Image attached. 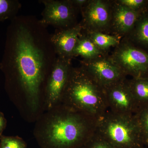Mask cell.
<instances>
[{
    "instance_id": "15",
    "label": "cell",
    "mask_w": 148,
    "mask_h": 148,
    "mask_svg": "<svg viewBox=\"0 0 148 148\" xmlns=\"http://www.w3.org/2000/svg\"><path fill=\"white\" fill-rule=\"evenodd\" d=\"M86 35L97 47L106 53V51L113 47H116L120 42L119 37L102 32H91L82 33Z\"/></svg>"
},
{
    "instance_id": "25",
    "label": "cell",
    "mask_w": 148,
    "mask_h": 148,
    "mask_svg": "<svg viewBox=\"0 0 148 148\" xmlns=\"http://www.w3.org/2000/svg\"><path fill=\"white\" fill-rule=\"evenodd\" d=\"M78 148H84V147H79Z\"/></svg>"
},
{
    "instance_id": "16",
    "label": "cell",
    "mask_w": 148,
    "mask_h": 148,
    "mask_svg": "<svg viewBox=\"0 0 148 148\" xmlns=\"http://www.w3.org/2000/svg\"><path fill=\"white\" fill-rule=\"evenodd\" d=\"M21 7L18 0H0V22L15 18Z\"/></svg>"
},
{
    "instance_id": "21",
    "label": "cell",
    "mask_w": 148,
    "mask_h": 148,
    "mask_svg": "<svg viewBox=\"0 0 148 148\" xmlns=\"http://www.w3.org/2000/svg\"><path fill=\"white\" fill-rule=\"evenodd\" d=\"M117 1L130 9L136 11H138L146 3L144 0H119Z\"/></svg>"
},
{
    "instance_id": "12",
    "label": "cell",
    "mask_w": 148,
    "mask_h": 148,
    "mask_svg": "<svg viewBox=\"0 0 148 148\" xmlns=\"http://www.w3.org/2000/svg\"><path fill=\"white\" fill-rule=\"evenodd\" d=\"M112 6L111 26L119 35L129 34L140 17L139 12L130 9L117 1Z\"/></svg>"
},
{
    "instance_id": "13",
    "label": "cell",
    "mask_w": 148,
    "mask_h": 148,
    "mask_svg": "<svg viewBox=\"0 0 148 148\" xmlns=\"http://www.w3.org/2000/svg\"><path fill=\"white\" fill-rule=\"evenodd\" d=\"M104 53L86 35L82 32L74 51L73 57L80 56L82 59L88 60Z\"/></svg>"
},
{
    "instance_id": "2",
    "label": "cell",
    "mask_w": 148,
    "mask_h": 148,
    "mask_svg": "<svg viewBox=\"0 0 148 148\" xmlns=\"http://www.w3.org/2000/svg\"><path fill=\"white\" fill-rule=\"evenodd\" d=\"M40 121L35 135L43 147L78 148L95 134L97 119L60 104Z\"/></svg>"
},
{
    "instance_id": "11",
    "label": "cell",
    "mask_w": 148,
    "mask_h": 148,
    "mask_svg": "<svg viewBox=\"0 0 148 148\" xmlns=\"http://www.w3.org/2000/svg\"><path fill=\"white\" fill-rule=\"evenodd\" d=\"M82 27L80 22L69 29H56L51 40L57 57L72 59Z\"/></svg>"
},
{
    "instance_id": "22",
    "label": "cell",
    "mask_w": 148,
    "mask_h": 148,
    "mask_svg": "<svg viewBox=\"0 0 148 148\" xmlns=\"http://www.w3.org/2000/svg\"><path fill=\"white\" fill-rule=\"evenodd\" d=\"M7 126V120L3 113L0 112V136L3 135V132Z\"/></svg>"
},
{
    "instance_id": "18",
    "label": "cell",
    "mask_w": 148,
    "mask_h": 148,
    "mask_svg": "<svg viewBox=\"0 0 148 148\" xmlns=\"http://www.w3.org/2000/svg\"><path fill=\"white\" fill-rule=\"evenodd\" d=\"M145 145L148 146V105L140 108L135 114Z\"/></svg>"
},
{
    "instance_id": "5",
    "label": "cell",
    "mask_w": 148,
    "mask_h": 148,
    "mask_svg": "<svg viewBox=\"0 0 148 148\" xmlns=\"http://www.w3.org/2000/svg\"><path fill=\"white\" fill-rule=\"evenodd\" d=\"M109 56L126 76L148 77V53L129 43L120 42Z\"/></svg>"
},
{
    "instance_id": "1",
    "label": "cell",
    "mask_w": 148,
    "mask_h": 148,
    "mask_svg": "<svg viewBox=\"0 0 148 148\" xmlns=\"http://www.w3.org/2000/svg\"><path fill=\"white\" fill-rule=\"evenodd\" d=\"M57 57L51 34L40 19L17 15L11 20L0 61L11 100L16 103L23 97L32 111H36Z\"/></svg>"
},
{
    "instance_id": "23",
    "label": "cell",
    "mask_w": 148,
    "mask_h": 148,
    "mask_svg": "<svg viewBox=\"0 0 148 148\" xmlns=\"http://www.w3.org/2000/svg\"><path fill=\"white\" fill-rule=\"evenodd\" d=\"M88 1H89L87 0H71L73 4L76 8L78 9L80 11L81 10L87 3Z\"/></svg>"
},
{
    "instance_id": "26",
    "label": "cell",
    "mask_w": 148,
    "mask_h": 148,
    "mask_svg": "<svg viewBox=\"0 0 148 148\" xmlns=\"http://www.w3.org/2000/svg\"><path fill=\"white\" fill-rule=\"evenodd\" d=\"M143 148H145V147H143Z\"/></svg>"
},
{
    "instance_id": "20",
    "label": "cell",
    "mask_w": 148,
    "mask_h": 148,
    "mask_svg": "<svg viewBox=\"0 0 148 148\" xmlns=\"http://www.w3.org/2000/svg\"><path fill=\"white\" fill-rule=\"evenodd\" d=\"M84 148H114L109 143L94 134L84 146Z\"/></svg>"
},
{
    "instance_id": "14",
    "label": "cell",
    "mask_w": 148,
    "mask_h": 148,
    "mask_svg": "<svg viewBox=\"0 0 148 148\" xmlns=\"http://www.w3.org/2000/svg\"><path fill=\"white\" fill-rule=\"evenodd\" d=\"M136 103L140 108L148 105V77L127 79Z\"/></svg>"
},
{
    "instance_id": "8",
    "label": "cell",
    "mask_w": 148,
    "mask_h": 148,
    "mask_svg": "<svg viewBox=\"0 0 148 148\" xmlns=\"http://www.w3.org/2000/svg\"><path fill=\"white\" fill-rule=\"evenodd\" d=\"M80 64L104 88L126 79V76L106 53L92 59H82Z\"/></svg>"
},
{
    "instance_id": "19",
    "label": "cell",
    "mask_w": 148,
    "mask_h": 148,
    "mask_svg": "<svg viewBox=\"0 0 148 148\" xmlns=\"http://www.w3.org/2000/svg\"><path fill=\"white\" fill-rule=\"evenodd\" d=\"M0 148H27L24 140L18 136H0Z\"/></svg>"
},
{
    "instance_id": "9",
    "label": "cell",
    "mask_w": 148,
    "mask_h": 148,
    "mask_svg": "<svg viewBox=\"0 0 148 148\" xmlns=\"http://www.w3.org/2000/svg\"><path fill=\"white\" fill-rule=\"evenodd\" d=\"M82 33L102 32L111 26L112 5L102 0L89 1L80 10Z\"/></svg>"
},
{
    "instance_id": "3",
    "label": "cell",
    "mask_w": 148,
    "mask_h": 148,
    "mask_svg": "<svg viewBox=\"0 0 148 148\" xmlns=\"http://www.w3.org/2000/svg\"><path fill=\"white\" fill-rule=\"evenodd\" d=\"M61 104L96 119L108 110L105 88L81 66L72 67Z\"/></svg>"
},
{
    "instance_id": "4",
    "label": "cell",
    "mask_w": 148,
    "mask_h": 148,
    "mask_svg": "<svg viewBox=\"0 0 148 148\" xmlns=\"http://www.w3.org/2000/svg\"><path fill=\"white\" fill-rule=\"evenodd\" d=\"M95 134L114 148H143L145 146L135 115L107 111L97 119Z\"/></svg>"
},
{
    "instance_id": "10",
    "label": "cell",
    "mask_w": 148,
    "mask_h": 148,
    "mask_svg": "<svg viewBox=\"0 0 148 148\" xmlns=\"http://www.w3.org/2000/svg\"><path fill=\"white\" fill-rule=\"evenodd\" d=\"M104 88L108 110L119 114L134 115L139 110L126 79Z\"/></svg>"
},
{
    "instance_id": "7",
    "label": "cell",
    "mask_w": 148,
    "mask_h": 148,
    "mask_svg": "<svg viewBox=\"0 0 148 148\" xmlns=\"http://www.w3.org/2000/svg\"><path fill=\"white\" fill-rule=\"evenodd\" d=\"M72 59L57 57L48 77L44 98L48 110L61 104L62 96L72 66Z\"/></svg>"
},
{
    "instance_id": "6",
    "label": "cell",
    "mask_w": 148,
    "mask_h": 148,
    "mask_svg": "<svg viewBox=\"0 0 148 148\" xmlns=\"http://www.w3.org/2000/svg\"><path fill=\"white\" fill-rule=\"evenodd\" d=\"M44 9L42 12L41 23L46 27L53 26L56 29H69L77 22L78 9L73 4L71 0H41Z\"/></svg>"
},
{
    "instance_id": "17",
    "label": "cell",
    "mask_w": 148,
    "mask_h": 148,
    "mask_svg": "<svg viewBox=\"0 0 148 148\" xmlns=\"http://www.w3.org/2000/svg\"><path fill=\"white\" fill-rule=\"evenodd\" d=\"M133 36L138 42L148 46V15L139 17L136 22Z\"/></svg>"
},
{
    "instance_id": "24",
    "label": "cell",
    "mask_w": 148,
    "mask_h": 148,
    "mask_svg": "<svg viewBox=\"0 0 148 148\" xmlns=\"http://www.w3.org/2000/svg\"><path fill=\"white\" fill-rule=\"evenodd\" d=\"M1 61H0V71H1Z\"/></svg>"
}]
</instances>
